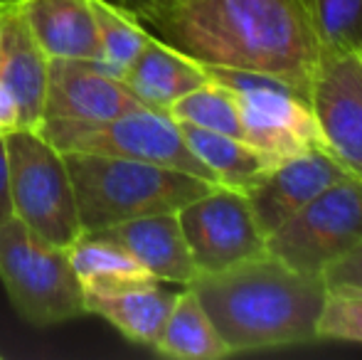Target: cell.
Here are the masks:
<instances>
[{
	"label": "cell",
	"mask_w": 362,
	"mask_h": 360,
	"mask_svg": "<svg viewBox=\"0 0 362 360\" xmlns=\"http://www.w3.org/2000/svg\"><path fill=\"white\" fill-rule=\"evenodd\" d=\"M168 114L177 124H190L197 126V129L242 139V121H239L237 96L227 87L212 82V79H207L197 89L187 91L185 96L173 101Z\"/></svg>",
	"instance_id": "7402d4cb"
},
{
	"label": "cell",
	"mask_w": 362,
	"mask_h": 360,
	"mask_svg": "<svg viewBox=\"0 0 362 360\" xmlns=\"http://www.w3.org/2000/svg\"><path fill=\"white\" fill-rule=\"evenodd\" d=\"M99 235L129 250L158 281L177 284V286H187L195 281L197 269L192 265L177 212L136 217V220L99 230Z\"/></svg>",
	"instance_id": "5bb4252c"
},
{
	"label": "cell",
	"mask_w": 362,
	"mask_h": 360,
	"mask_svg": "<svg viewBox=\"0 0 362 360\" xmlns=\"http://www.w3.org/2000/svg\"><path fill=\"white\" fill-rule=\"evenodd\" d=\"M360 54H362V50H360Z\"/></svg>",
	"instance_id": "83f0119b"
},
{
	"label": "cell",
	"mask_w": 362,
	"mask_h": 360,
	"mask_svg": "<svg viewBox=\"0 0 362 360\" xmlns=\"http://www.w3.org/2000/svg\"><path fill=\"white\" fill-rule=\"evenodd\" d=\"M160 42L212 67L279 79L308 99L320 42L305 0H116Z\"/></svg>",
	"instance_id": "6da1fadb"
},
{
	"label": "cell",
	"mask_w": 362,
	"mask_h": 360,
	"mask_svg": "<svg viewBox=\"0 0 362 360\" xmlns=\"http://www.w3.org/2000/svg\"><path fill=\"white\" fill-rule=\"evenodd\" d=\"M192 265L200 274H217L267 255V237L259 230L244 192L215 185L177 210Z\"/></svg>",
	"instance_id": "9c48e42d"
},
{
	"label": "cell",
	"mask_w": 362,
	"mask_h": 360,
	"mask_svg": "<svg viewBox=\"0 0 362 360\" xmlns=\"http://www.w3.org/2000/svg\"><path fill=\"white\" fill-rule=\"evenodd\" d=\"M320 50H362V0H305Z\"/></svg>",
	"instance_id": "603a6c76"
},
{
	"label": "cell",
	"mask_w": 362,
	"mask_h": 360,
	"mask_svg": "<svg viewBox=\"0 0 362 360\" xmlns=\"http://www.w3.org/2000/svg\"><path fill=\"white\" fill-rule=\"evenodd\" d=\"M84 232H99L136 217L177 212L215 182L144 161L99 153H64Z\"/></svg>",
	"instance_id": "3957f363"
},
{
	"label": "cell",
	"mask_w": 362,
	"mask_h": 360,
	"mask_svg": "<svg viewBox=\"0 0 362 360\" xmlns=\"http://www.w3.org/2000/svg\"><path fill=\"white\" fill-rule=\"evenodd\" d=\"M49 57L30 33L18 0H0V82L13 91L23 129H40Z\"/></svg>",
	"instance_id": "4fadbf2b"
},
{
	"label": "cell",
	"mask_w": 362,
	"mask_h": 360,
	"mask_svg": "<svg viewBox=\"0 0 362 360\" xmlns=\"http://www.w3.org/2000/svg\"><path fill=\"white\" fill-rule=\"evenodd\" d=\"M18 8L49 59H96L99 40L89 0H18Z\"/></svg>",
	"instance_id": "2e32d148"
},
{
	"label": "cell",
	"mask_w": 362,
	"mask_h": 360,
	"mask_svg": "<svg viewBox=\"0 0 362 360\" xmlns=\"http://www.w3.org/2000/svg\"><path fill=\"white\" fill-rule=\"evenodd\" d=\"M23 129L20 126V109L18 101H15L13 91L0 82V136L10 134V131Z\"/></svg>",
	"instance_id": "484cf974"
},
{
	"label": "cell",
	"mask_w": 362,
	"mask_h": 360,
	"mask_svg": "<svg viewBox=\"0 0 362 360\" xmlns=\"http://www.w3.org/2000/svg\"><path fill=\"white\" fill-rule=\"evenodd\" d=\"M89 5L99 40V54L91 64L111 77L124 79L141 50L148 45L151 33L116 0H89Z\"/></svg>",
	"instance_id": "44dd1931"
},
{
	"label": "cell",
	"mask_w": 362,
	"mask_h": 360,
	"mask_svg": "<svg viewBox=\"0 0 362 360\" xmlns=\"http://www.w3.org/2000/svg\"><path fill=\"white\" fill-rule=\"evenodd\" d=\"M318 341H340L362 346V291L328 289L318 321Z\"/></svg>",
	"instance_id": "cb8c5ba5"
},
{
	"label": "cell",
	"mask_w": 362,
	"mask_h": 360,
	"mask_svg": "<svg viewBox=\"0 0 362 360\" xmlns=\"http://www.w3.org/2000/svg\"><path fill=\"white\" fill-rule=\"evenodd\" d=\"M180 131L192 153L215 175L217 185L247 192L274 166L272 158L259 153L254 146H249L242 139L197 129L190 124H180Z\"/></svg>",
	"instance_id": "d6986e66"
},
{
	"label": "cell",
	"mask_w": 362,
	"mask_h": 360,
	"mask_svg": "<svg viewBox=\"0 0 362 360\" xmlns=\"http://www.w3.org/2000/svg\"><path fill=\"white\" fill-rule=\"evenodd\" d=\"M362 240V180L345 175L267 237V255L320 277Z\"/></svg>",
	"instance_id": "ba28073f"
},
{
	"label": "cell",
	"mask_w": 362,
	"mask_h": 360,
	"mask_svg": "<svg viewBox=\"0 0 362 360\" xmlns=\"http://www.w3.org/2000/svg\"><path fill=\"white\" fill-rule=\"evenodd\" d=\"M141 106L121 79L101 72L96 64L86 59H49L42 121L94 126Z\"/></svg>",
	"instance_id": "8fae6325"
},
{
	"label": "cell",
	"mask_w": 362,
	"mask_h": 360,
	"mask_svg": "<svg viewBox=\"0 0 362 360\" xmlns=\"http://www.w3.org/2000/svg\"><path fill=\"white\" fill-rule=\"evenodd\" d=\"M13 215L57 247H69L81 235L79 212L67 158L37 129L3 136Z\"/></svg>",
	"instance_id": "5b68a950"
},
{
	"label": "cell",
	"mask_w": 362,
	"mask_h": 360,
	"mask_svg": "<svg viewBox=\"0 0 362 360\" xmlns=\"http://www.w3.org/2000/svg\"><path fill=\"white\" fill-rule=\"evenodd\" d=\"M320 277L328 289H360L362 291V240L348 255L333 262Z\"/></svg>",
	"instance_id": "d4e9b609"
},
{
	"label": "cell",
	"mask_w": 362,
	"mask_h": 360,
	"mask_svg": "<svg viewBox=\"0 0 362 360\" xmlns=\"http://www.w3.org/2000/svg\"><path fill=\"white\" fill-rule=\"evenodd\" d=\"M308 104L323 149L362 180V54L360 50H320Z\"/></svg>",
	"instance_id": "30bf717a"
},
{
	"label": "cell",
	"mask_w": 362,
	"mask_h": 360,
	"mask_svg": "<svg viewBox=\"0 0 362 360\" xmlns=\"http://www.w3.org/2000/svg\"><path fill=\"white\" fill-rule=\"evenodd\" d=\"M175 298L177 291L163 286L158 279H151V281L84 291V306L86 313H96L106 323H111L126 341L153 348Z\"/></svg>",
	"instance_id": "9a60e30c"
},
{
	"label": "cell",
	"mask_w": 362,
	"mask_h": 360,
	"mask_svg": "<svg viewBox=\"0 0 362 360\" xmlns=\"http://www.w3.org/2000/svg\"><path fill=\"white\" fill-rule=\"evenodd\" d=\"M202 67L212 82L237 96L242 139L274 163L323 146L308 99L288 84L254 72Z\"/></svg>",
	"instance_id": "52a82bcc"
},
{
	"label": "cell",
	"mask_w": 362,
	"mask_h": 360,
	"mask_svg": "<svg viewBox=\"0 0 362 360\" xmlns=\"http://www.w3.org/2000/svg\"><path fill=\"white\" fill-rule=\"evenodd\" d=\"M232 356L318 341L323 277L286 267L272 255L247 260L187 284Z\"/></svg>",
	"instance_id": "7a4b0ae2"
},
{
	"label": "cell",
	"mask_w": 362,
	"mask_h": 360,
	"mask_svg": "<svg viewBox=\"0 0 362 360\" xmlns=\"http://www.w3.org/2000/svg\"><path fill=\"white\" fill-rule=\"evenodd\" d=\"M153 351L175 360H222L232 356L190 286L177 291Z\"/></svg>",
	"instance_id": "ac0fdd59"
},
{
	"label": "cell",
	"mask_w": 362,
	"mask_h": 360,
	"mask_svg": "<svg viewBox=\"0 0 362 360\" xmlns=\"http://www.w3.org/2000/svg\"><path fill=\"white\" fill-rule=\"evenodd\" d=\"M207 72L200 62L173 50L151 35L136 62L129 67L121 82L148 109L168 111L173 101L185 96L207 82Z\"/></svg>",
	"instance_id": "e0dca14e"
},
{
	"label": "cell",
	"mask_w": 362,
	"mask_h": 360,
	"mask_svg": "<svg viewBox=\"0 0 362 360\" xmlns=\"http://www.w3.org/2000/svg\"><path fill=\"white\" fill-rule=\"evenodd\" d=\"M37 131L62 153H99L144 161V163L185 170L217 185L215 175L190 151L180 124L168 111L141 106L136 111L94 126L42 121Z\"/></svg>",
	"instance_id": "8992f818"
},
{
	"label": "cell",
	"mask_w": 362,
	"mask_h": 360,
	"mask_svg": "<svg viewBox=\"0 0 362 360\" xmlns=\"http://www.w3.org/2000/svg\"><path fill=\"white\" fill-rule=\"evenodd\" d=\"M67 255L84 291L156 279L129 250L99 232H81L67 247Z\"/></svg>",
	"instance_id": "ffe728a7"
},
{
	"label": "cell",
	"mask_w": 362,
	"mask_h": 360,
	"mask_svg": "<svg viewBox=\"0 0 362 360\" xmlns=\"http://www.w3.org/2000/svg\"><path fill=\"white\" fill-rule=\"evenodd\" d=\"M350 175L323 146L274 163L244 195L259 230L269 237L274 230L305 207L333 182Z\"/></svg>",
	"instance_id": "7c38bea8"
},
{
	"label": "cell",
	"mask_w": 362,
	"mask_h": 360,
	"mask_svg": "<svg viewBox=\"0 0 362 360\" xmlns=\"http://www.w3.org/2000/svg\"><path fill=\"white\" fill-rule=\"evenodd\" d=\"M0 281L18 316L35 328L59 326L86 313L84 289L67 247L47 242L18 217L0 227Z\"/></svg>",
	"instance_id": "277c9868"
},
{
	"label": "cell",
	"mask_w": 362,
	"mask_h": 360,
	"mask_svg": "<svg viewBox=\"0 0 362 360\" xmlns=\"http://www.w3.org/2000/svg\"><path fill=\"white\" fill-rule=\"evenodd\" d=\"M13 215V197H10V180H8V156H5V141L0 136V227Z\"/></svg>",
	"instance_id": "4316f807"
}]
</instances>
